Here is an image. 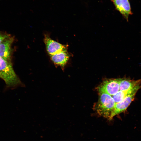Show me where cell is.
<instances>
[{
    "instance_id": "cell-2",
    "label": "cell",
    "mask_w": 141,
    "mask_h": 141,
    "mask_svg": "<svg viewBox=\"0 0 141 141\" xmlns=\"http://www.w3.org/2000/svg\"><path fill=\"white\" fill-rule=\"evenodd\" d=\"M99 100L95 109L100 116L109 120L114 111L115 105L111 96L104 93H99Z\"/></svg>"
},
{
    "instance_id": "cell-7",
    "label": "cell",
    "mask_w": 141,
    "mask_h": 141,
    "mask_svg": "<svg viewBox=\"0 0 141 141\" xmlns=\"http://www.w3.org/2000/svg\"><path fill=\"white\" fill-rule=\"evenodd\" d=\"M136 93L130 95L120 102L115 104L114 111L109 120H111L115 115L125 111L134 99Z\"/></svg>"
},
{
    "instance_id": "cell-3",
    "label": "cell",
    "mask_w": 141,
    "mask_h": 141,
    "mask_svg": "<svg viewBox=\"0 0 141 141\" xmlns=\"http://www.w3.org/2000/svg\"><path fill=\"white\" fill-rule=\"evenodd\" d=\"M98 89L99 93H106L113 96L119 91V79L105 80L99 86Z\"/></svg>"
},
{
    "instance_id": "cell-8",
    "label": "cell",
    "mask_w": 141,
    "mask_h": 141,
    "mask_svg": "<svg viewBox=\"0 0 141 141\" xmlns=\"http://www.w3.org/2000/svg\"><path fill=\"white\" fill-rule=\"evenodd\" d=\"M70 55L67 50L50 56L51 60L55 64L63 68L68 62Z\"/></svg>"
},
{
    "instance_id": "cell-6",
    "label": "cell",
    "mask_w": 141,
    "mask_h": 141,
    "mask_svg": "<svg viewBox=\"0 0 141 141\" xmlns=\"http://www.w3.org/2000/svg\"><path fill=\"white\" fill-rule=\"evenodd\" d=\"M14 39L10 36L0 44V56L10 62H11V45Z\"/></svg>"
},
{
    "instance_id": "cell-5",
    "label": "cell",
    "mask_w": 141,
    "mask_h": 141,
    "mask_svg": "<svg viewBox=\"0 0 141 141\" xmlns=\"http://www.w3.org/2000/svg\"><path fill=\"white\" fill-rule=\"evenodd\" d=\"M116 9L128 21L130 15L132 14L129 0H111Z\"/></svg>"
},
{
    "instance_id": "cell-1",
    "label": "cell",
    "mask_w": 141,
    "mask_h": 141,
    "mask_svg": "<svg viewBox=\"0 0 141 141\" xmlns=\"http://www.w3.org/2000/svg\"><path fill=\"white\" fill-rule=\"evenodd\" d=\"M0 78L5 81L7 87H14L20 85V81L15 73L11 62L0 56Z\"/></svg>"
},
{
    "instance_id": "cell-11",
    "label": "cell",
    "mask_w": 141,
    "mask_h": 141,
    "mask_svg": "<svg viewBox=\"0 0 141 141\" xmlns=\"http://www.w3.org/2000/svg\"><path fill=\"white\" fill-rule=\"evenodd\" d=\"M10 35L5 33L0 32V44Z\"/></svg>"
},
{
    "instance_id": "cell-4",
    "label": "cell",
    "mask_w": 141,
    "mask_h": 141,
    "mask_svg": "<svg viewBox=\"0 0 141 141\" xmlns=\"http://www.w3.org/2000/svg\"><path fill=\"white\" fill-rule=\"evenodd\" d=\"M44 41L47 52L50 56L67 50V47L65 45L52 40L47 35L45 36Z\"/></svg>"
},
{
    "instance_id": "cell-9",
    "label": "cell",
    "mask_w": 141,
    "mask_h": 141,
    "mask_svg": "<svg viewBox=\"0 0 141 141\" xmlns=\"http://www.w3.org/2000/svg\"><path fill=\"white\" fill-rule=\"evenodd\" d=\"M141 88V84L128 90L119 91L112 96L115 104L122 101L126 97L133 93H136L138 90Z\"/></svg>"
},
{
    "instance_id": "cell-10",
    "label": "cell",
    "mask_w": 141,
    "mask_h": 141,
    "mask_svg": "<svg viewBox=\"0 0 141 141\" xmlns=\"http://www.w3.org/2000/svg\"><path fill=\"white\" fill-rule=\"evenodd\" d=\"M141 84V80H133L128 78L119 79V91L133 88Z\"/></svg>"
}]
</instances>
